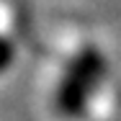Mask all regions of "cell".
Returning a JSON list of instances; mask_svg holds the SVG:
<instances>
[{"instance_id": "obj_1", "label": "cell", "mask_w": 121, "mask_h": 121, "mask_svg": "<svg viewBox=\"0 0 121 121\" xmlns=\"http://www.w3.org/2000/svg\"><path fill=\"white\" fill-rule=\"evenodd\" d=\"M103 75H106L103 52L95 44L77 49L72 54V59L67 62L65 75H62V80L57 85V93H54V108L59 111V116L77 119L88 108L98 85L103 82Z\"/></svg>"}, {"instance_id": "obj_2", "label": "cell", "mask_w": 121, "mask_h": 121, "mask_svg": "<svg viewBox=\"0 0 121 121\" xmlns=\"http://www.w3.org/2000/svg\"><path fill=\"white\" fill-rule=\"evenodd\" d=\"M13 59H16V47H13V41L5 39V36H0V72H5V70L13 65Z\"/></svg>"}]
</instances>
